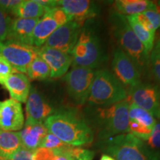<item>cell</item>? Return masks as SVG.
<instances>
[{
    "instance_id": "6da1fadb",
    "label": "cell",
    "mask_w": 160,
    "mask_h": 160,
    "mask_svg": "<svg viewBox=\"0 0 160 160\" xmlns=\"http://www.w3.org/2000/svg\"><path fill=\"white\" fill-rule=\"evenodd\" d=\"M44 125L49 133L73 147L88 145L93 140L92 129L73 110L55 111L45 120Z\"/></svg>"
},
{
    "instance_id": "7a4b0ae2",
    "label": "cell",
    "mask_w": 160,
    "mask_h": 160,
    "mask_svg": "<svg viewBox=\"0 0 160 160\" xmlns=\"http://www.w3.org/2000/svg\"><path fill=\"white\" fill-rule=\"evenodd\" d=\"M129 105L126 99L113 105L93 107L89 117L98 130L99 140L129 133Z\"/></svg>"
},
{
    "instance_id": "3957f363",
    "label": "cell",
    "mask_w": 160,
    "mask_h": 160,
    "mask_svg": "<svg viewBox=\"0 0 160 160\" xmlns=\"http://www.w3.org/2000/svg\"><path fill=\"white\" fill-rule=\"evenodd\" d=\"M110 20L112 33L119 48L135 64L141 75H144L150 66V54L130 27L125 16L114 11Z\"/></svg>"
},
{
    "instance_id": "277c9868",
    "label": "cell",
    "mask_w": 160,
    "mask_h": 160,
    "mask_svg": "<svg viewBox=\"0 0 160 160\" xmlns=\"http://www.w3.org/2000/svg\"><path fill=\"white\" fill-rule=\"evenodd\" d=\"M99 141L101 149L116 160H160L159 152L130 133Z\"/></svg>"
},
{
    "instance_id": "5b68a950",
    "label": "cell",
    "mask_w": 160,
    "mask_h": 160,
    "mask_svg": "<svg viewBox=\"0 0 160 160\" xmlns=\"http://www.w3.org/2000/svg\"><path fill=\"white\" fill-rule=\"evenodd\" d=\"M124 86L107 70L95 71L88 102L91 107H100L119 102L127 99Z\"/></svg>"
},
{
    "instance_id": "8992f818",
    "label": "cell",
    "mask_w": 160,
    "mask_h": 160,
    "mask_svg": "<svg viewBox=\"0 0 160 160\" xmlns=\"http://www.w3.org/2000/svg\"><path fill=\"white\" fill-rule=\"evenodd\" d=\"M73 67L93 70L102 63V50L97 35L90 27L83 28L71 53Z\"/></svg>"
},
{
    "instance_id": "52a82bcc",
    "label": "cell",
    "mask_w": 160,
    "mask_h": 160,
    "mask_svg": "<svg viewBox=\"0 0 160 160\" xmlns=\"http://www.w3.org/2000/svg\"><path fill=\"white\" fill-rule=\"evenodd\" d=\"M94 70L73 67L65 76L66 88L71 99L78 105H84L88 99Z\"/></svg>"
},
{
    "instance_id": "ba28073f",
    "label": "cell",
    "mask_w": 160,
    "mask_h": 160,
    "mask_svg": "<svg viewBox=\"0 0 160 160\" xmlns=\"http://www.w3.org/2000/svg\"><path fill=\"white\" fill-rule=\"evenodd\" d=\"M38 48L34 46L5 40L0 42V56L16 71L25 73L30 64L38 56Z\"/></svg>"
},
{
    "instance_id": "9c48e42d",
    "label": "cell",
    "mask_w": 160,
    "mask_h": 160,
    "mask_svg": "<svg viewBox=\"0 0 160 160\" xmlns=\"http://www.w3.org/2000/svg\"><path fill=\"white\" fill-rule=\"evenodd\" d=\"M128 101L130 103L141 108L153 117L160 119V88L151 83L141 82L129 88Z\"/></svg>"
},
{
    "instance_id": "30bf717a",
    "label": "cell",
    "mask_w": 160,
    "mask_h": 160,
    "mask_svg": "<svg viewBox=\"0 0 160 160\" xmlns=\"http://www.w3.org/2000/svg\"><path fill=\"white\" fill-rule=\"evenodd\" d=\"M111 68L113 75L122 85L131 88L142 82V75L137 66L119 48L113 53Z\"/></svg>"
},
{
    "instance_id": "8fae6325",
    "label": "cell",
    "mask_w": 160,
    "mask_h": 160,
    "mask_svg": "<svg viewBox=\"0 0 160 160\" xmlns=\"http://www.w3.org/2000/svg\"><path fill=\"white\" fill-rule=\"evenodd\" d=\"M81 30V24L72 20L58 28L50 36L44 45L71 55L77 42Z\"/></svg>"
},
{
    "instance_id": "7c38bea8",
    "label": "cell",
    "mask_w": 160,
    "mask_h": 160,
    "mask_svg": "<svg viewBox=\"0 0 160 160\" xmlns=\"http://www.w3.org/2000/svg\"><path fill=\"white\" fill-rule=\"evenodd\" d=\"M25 103V124L26 125L44 123L56 111L47 99L34 87H31Z\"/></svg>"
},
{
    "instance_id": "4fadbf2b",
    "label": "cell",
    "mask_w": 160,
    "mask_h": 160,
    "mask_svg": "<svg viewBox=\"0 0 160 160\" xmlns=\"http://www.w3.org/2000/svg\"><path fill=\"white\" fill-rule=\"evenodd\" d=\"M129 133L142 141H147L157 120L149 112L130 103L128 109Z\"/></svg>"
},
{
    "instance_id": "5bb4252c",
    "label": "cell",
    "mask_w": 160,
    "mask_h": 160,
    "mask_svg": "<svg viewBox=\"0 0 160 160\" xmlns=\"http://www.w3.org/2000/svg\"><path fill=\"white\" fill-rule=\"evenodd\" d=\"M25 125L22 104L13 99L0 100V129L18 132Z\"/></svg>"
},
{
    "instance_id": "9a60e30c",
    "label": "cell",
    "mask_w": 160,
    "mask_h": 160,
    "mask_svg": "<svg viewBox=\"0 0 160 160\" xmlns=\"http://www.w3.org/2000/svg\"><path fill=\"white\" fill-rule=\"evenodd\" d=\"M38 56L48 65L51 78H59L66 74L73 62L71 55L45 45L38 48Z\"/></svg>"
},
{
    "instance_id": "2e32d148",
    "label": "cell",
    "mask_w": 160,
    "mask_h": 160,
    "mask_svg": "<svg viewBox=\"0 0 160 160\" xmlns=\"http://www.w3.org/2000/svg\"><path fill=\"white\" fill-rule=\"evenodd\" d=\"M57 5L80 24L96 17L99 11L97 4L89 0H57Z\"/></svg>"
},
{
    "instance_id": "e0dca14e",
    "label": "cell",
    "mask_w": 160,
    "mask_h": 160,
    "mask_svg": "<svg viewBox=\"0 0 160 160\" xmlns=\"http://www.w3.org/2000/svg\"><path fill=\"white\" fill-rule=\"evenodd\" d=\"M39 19L11 18L6 40L33 46V32Z\"/></svg>"
},
{
    "instance_id": "ac0fdd59",
    "label": "cell",
    "mask_w": 160,
    "mask_h": 160,
    "mask_svg": "<svg viewBox=\"0 0 160 160\" xmlns=\"http://www.w3.org/2000/svg\"><path fill=\"white\" fill-rule=\"evenodd\" d=\"M11 99L20 103H25L31 91V83L25 74L16 72L10 76L3 85Z\"/></svg>"
},
{
    "instance_id": "d6986e66",
    "label": "cell",
    "mask_w": 160,
    "mask_h": 160,
    "mask_svg": "<svg viewBox=\"0 0 160 160\" xmlns=\"http://www.w3.org/2000/svg\"><path fill=\"white\" fill-rule=\"evenodd\" d=\"M61 27L53 17L51 10H45V13L39 19L33 32V46L40 48L45 45L48 39L58 28Z\"/></svg>"
},
{
    "instance_id": "ffe728a7",
    "label": "cell",
    "mask_w": 160,
    "mask_h": 160,
    "mask_svg": "<svg viewBox=\"0 0 160 160\" xmlns=\"http://www.w3.org/2000/svg\"><path fill=\"white\" fill-rule=\"evenodd\" d=\"M48 133L44 123L35 125L25 124L22 129L18 131L22 146L30 151H35L39 148L40 143Z\"/></svg>"
},
{
    "instance_id": "44dd1931",
    "label": "cell",
    "mask_w": 160,
    "mask_h": 160,
    "mask_svg": "<svg viewBox=\"0 0 160 160\" xmlns=\"http://www.w3.org/2000/svg\"><path fill=\"white\" fill-rule=\"evenodd\" d=\"M154 2L149 0H117L115 2L116 11L122 15L134 16L149 9Z\"/></svg>"
},
{
    "instance_id": "7402d4cb",
    "label": "cell",
    "mask_w": 160,
    "mask_h": 160,
    "mask_svg": "<svg viewBox=\"0 0 160 160\" xmlns=\"http://www.w3.org/2000/svg\"><path fill=\"white\" fill-rule=\"evenodd\" d=\"M21 147V139L18 132L0 129V159H7Z\"/></svg>"
},
{
    "instance_id": "603a6c76",
    "label": "cell",
    "mask_w": 160,
    "mask_h": 160,
    "mask_svg": "<svg viewBox=\"0 0 160 160\" xmlns=\"http://www.w3.org/2000/svg\"><path fill=\"white\" fill-rule=\"evenodd\" d=\"M45 10L37 0H22L11 15L21 19H40Z\"/></svg>"
},
{
    "instance_id": "cb8c5ba5",
    "label": "cell",
    "mask_w": 160,
    "mask_h": 160,
    "mask_svg": "<svg viewBox=\"0 0 160 160\" xmlns=\"http://www.w3.org/2000/svg\"><path fill=\"white\" fill-rule=\"evenodd\" d=\"M130 27L133 30V33L137 36L138 39L141 42L146 51L149 53L153 51V45H154L155 33H152L147 31L145 28H143L140 24L137 22L133 16H128L126 17Z\"/></svg>"
},
{
    "instance_id": "d4e9b609",
    "label": "cell",
    "mask_w": 160,
    "mask_h": 160,
    "mask_svg": "<svg viewBox=\"0 0 160 160\" xmlns=\"http://www.w3.org/2000/svg\"><path fill=\"white\" fill-rule=\"evenodd\" d=\"M70 147L55 150L39 148L33 153V160H74L69 153Z\"/></svg>"
},
{
    "instance_id": "484cf974",
    "label": "cell",
    "mask_w": 160,
    "mask_h": 160,
    "mask_svg": "<svg viewBox=\"0 0 160 160\" xmlns=\"http://www.w3.org/2000/svg\"><path fill=\"white\" fill-rule=\"evenodd\" d=\"M28 79L45 80L51 77V70L44 60L37 56L30 64L26 72Z\"/></svg>"
},
{
    "instance_id": "4316f807",
    "label": "cell",
    "mask_w": 160,
    "mask_h": 160,
    "mask_svg": "<svg viewBox=\"0 0 160 160\" xmlns=\"http://www.w3.org/2000/svg\"><path fill=\"white\" fill-rule=\"evenodd\" d=\"M68 145L62 142L61 140L51 133H48L40 143L39 148H45L48 149H63Z\"/></svg>"
},
{
    "instance_id": "83f0119b",
    "label": "cell",
    "mask_w": 160,
    "mask_h": 160,
    "mask_svg": "<svg viewBox=\"0 0 160 160\" xmlns=\"http://www.w3.org/2000/svg\"><path fill=\"white\" fill-rule=\"evenodd\" d=\"M142 14L147 17L150 22L152 24L153 28L157 30L160 28V9L157 4L154 3L153 5L143 12Z\"/></svg>"
},
{
    "instance_id": "f1b7e54d",
    "label": "cell",
    "mask_w": 160,
    "mask_h": 160,
    "mask_svg": "<svg viewBox=\"0 0 160 160\" xmlns=\"http://www.w3.org/2000/svg\"><path fill=\"white\" fill-rule=\"evenodd\" d=\"M11 20V16L0 8V42L7 39Z\"/></svg>"
},
{
    "instance_id": "f546056e",
    "label": "cell",
    "mask_w": 160,
    "mask_h": 160,
    "mask_svg": "<svg viewBox=\"0 0 160 160\" xmlns=\"http://www.w3.org/2000/svg\"><path fill=\"white\" fill-rule=\"evenodd\" d=\"M147 145L149 146L150 148L153 151H157V150L160 149V122L157 121L151 134L147 140Z\"/></svg>"
},
{
    "instance_id": "4dcf8cb0",
    "label": "cell",
    "mask_w": 160,
    "mask_h": 160,
    "mask_svg": "<svg viewBox=\"0 0 160 160\" xmlns=\"http://www.w3.org/2000/svg\"><path fill=\"white\" fill-rule=\"evenodd\" d=\"M150 65L153 77L160 85V55L154 49L150 55Z\"/></svg>"
},
{
    "instance_id": "1f68e13d",
    "label": "cell",
    "mask_w": 160,
    "mask_h": 160,
    "mask_svg": "<svg viewBox=\"0 0 160 160\" xmlns=\"http://www.w3.org/2000/svg\"><path fill=\"white\" fill-rule=\"evenodd\" d=\"M16 72L17 71H16L13 68L0 56V85L3 86L8 78Z\"/></svg>"
},
{
    "instance_id": "d6a6232c",
    "label": "cell",
    "mask_w": 160,
    "mask_h": 160,
    "mask_svg": "<svg viewBox=\"0 0 160 160\" xmlns=\"http://www.w3.org/2000/svg\"><path fill=\"white\" fill-rule=\"evenodd\" d=\"M34 151H30L22 146L6 160H33Z\"/></svg>"
},
{
    "instance_id": "836d02e7",
    "label": "cell",
    "mask_w": 160,
    "mask_h": 160,
    "mask_svg": "<svg viewBox=\"0 0 160 160\" xmlns=\"http://www.w3.org/2000/svg\"><path fill=\"white\" fill-rule=\"evenodd\" d=\"M22 0H0V8L8 14L11 15L12 12L21 3Z\"/></svg>"
},
{
    "instance_id": "e575fe53",
    "label": "cell",
    "mask_w": 160,
    "mask_h": 160,
    "mask_svg": "<svg viewBox=\"0 0 160 160\" xmlns=\"http://www.w3.org/2000/svg\"><path fill=\"white\" fill-rule=\"evenodd\" d=\"M133 17H134V19L137 20V22L140 24L143 28H145L147 31H148L152 33H155L156 30L153 28V25H152V24L150 22L149 20L147 19V17H146L145 16H144L142 13L134 15Z\"/></svg>"
},
{
    "instance_id": "d590c367",
    "label": "cell",
    "mask_w": 160,
    "mask_h": 160,
    "mask_svg": "<svg viewBox=\"0 0 160 160\" xmlns=\"http://www.w3.org/2000/svg\"><path fill=\"white\" fill-rule=\"evenodd\" d=\"M99 160H116L114 158H113L112 157H111L110 155H108L105 153V154L102 155L101 158H100Z\"/></svg>"
},
{
    "instance_id": "8d00e7d4",
    "label": "cell",
    "mask_w": 160,
    "mask_h": 160,
    "mask_svg": "<svg viewBox=\"0 0 160 160\" xmlns=\"http://www.w3.org/2000/svg\"><path fill=\"white\" fill-rule=\"evenodd\" d=\"M154 50L160 55V39L157 41V45H156V46H155Z\"/></svg>"
},
{
    "instance_id": "74e56055",
    "label": "cell",
    "mask_w": 160,
    "mask_h": 160,
    "mask_svg": "<svg viewBox=\"0 0 160 160\" xmlns=\"http://www.w3.org/2000/svg\"><path fill=\"white\" fill-rule=\"evenodd\" d=\"M157 5H158V7H159V9H160V1H158L157 2Z\"/></svg>"
},
{
    "instance_id": "f35d334b",
    "label": "cell",
    "mask_w": 160,
    "mask_h": 160,
    "mask_svg": "<svg viewBox=\"0 0 160 160\" xmlns=\"http://www.w3.org/2000/svg\"><path fill=\"white\" fill-rule=\"evenodd\" d=\"M0 160H6V159H0Z\"/></svg>"
}]
</instances>
